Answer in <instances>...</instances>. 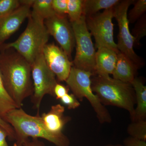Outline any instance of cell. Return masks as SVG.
<instances>
[{
	"label": "cell",
	"instance_id": "6da1fadb",
	"mask_svg": "<svg viewBox=\"0 0 146 146\" xmlns=\"http://www.w3.org/2000/svg\"><path fill=\"white\" fill-rule=\"evenodd\" d=\"M1 52L0 72L4 85L11 98L20 108L24 101L33 94L31 64L13 49Z\"/></svg>",
	"mask_w": 146,
	"mask_h": 146
},
{
	"label": "cell",
	"instance_id": "7a4b0ae2",
	"mask_svg": "<svg viewBox=\"0 0 146 146\" xmlns=\"http://www.w3.org/2000/svg\"><path fill=\"white\" fill-rule=\"evenodd\" d=\"M4 120L12 127L15 132L13 146H23L29 137L43 138L56 146L70 145V140L65 134L56 135L48 130L39 113L32 116L22 108H17L8 112Z\"/></svg>",
	"mask_w": 146,
	"mask_h": 146
},
{
	"label": "cell",
	"instance_id": "3957f363",
	"mask_svg": "<svg viewBox=\"0 0 146 146\" xmlns=\"http://www.w3.org/2000/svg\"><path fill=\"white\" fill-rule=\"evenodd\" d=\"M94 76L91 80V88L102 104L127 110L131 119L134 115L136 101L135 92L131 84L112 78L109 76Z\"/></svg>",
	"mask_w": 146,
	"mask_h": 146
},
{
	"label": "cell",
	"instance_id": "277c9868",
	"mask_svg": "<svg viewBox=\"0 0 146 146\" xmlns=\"http://www.w3.org/2000/svg\"><path fill=\"white\" fill-rule=\"evenodd\" d=\"M49 36L44 21L30 15L26 28L18 39L14 42L3 44L0 50L13 49L31 65L36 57L43 52Z\"/></svg>",
	"mask_w": 146,
	"mask_h": 146
},
{
	"label": "cell",
	"instance_id": "5b68a950",
	"mask_svg": "<svg viewBox=\"0 0 146 146\" xmlns=\"http://www.w3.org/2000/svg\"><path fill=\"white\" fill-rule=\"evenodd\" d=\"M93 76L90 72L72 67L65 82L76 98L80 101L84 98L88 100L100 123H110L112 119L109 112L93 93L91 79Z\"/></svg>",
	"mask_w": 146,
	"mask_h": 146
},
{
	"label": "cell",
	"instance_id": "8992f818",
	"mask_svg": "<svg viewBox=\"0 0 146 146\" xmlns=\"http://www.w3.org/2000/svg\"><path fill=\"white\" fill-rule=\"evenodd\" d=\"M76 43L74 67L90 72L95 76L96 52L87 29L85 16L82 15L79 21L71 23Z\"/></svg>",
	"mask_w": 146,
	"mask_h": 146
},
{
	"label": "cell",
	"instance_id": "52a82bcc",
	"mask_svg": "<svg viewBox=\"0 0 146 146\" xmlns=\"http://www.w3.org/2000/svg\"><path fill=\"white\" fill-rule=\"evenodd\" d=\"M31 75L33 86L32 102L39 113L45 95L54 97V89L57 83L55 75L47 65L43 52L36 57L31 64Z\"/></svg>",
	"mask_w": 146,
	"mask_h": 146
},
{
	"label": "cell",
	"instance_id": "ba28073f",
	"mask_svg": "<svg viewBox=\"0 0 146 146\" xmlns=\"http://www.w3.org/2000/svg\"><path fill=\"white\" fill-rule=\"evenodd\" d=\"M85 18L86 26L91 35L94 36L97 48L106 47L119 52L113 36V8Z\"/></svg>",
	"mask_w": 146,
	"mask_h": 146
},
{
	"label": "cell",
	"instance_id": "9c48e42d",
	"mask_svg": "<svg viewBox=\"0 0 146 146\" xmlns=\"http://www.w3.org/2000/svg\"><path fill=\"white\" fill-rule=\"evenodd\" d=\"M134 1L131 0L120 1L113 7V14L119 26L118 43L117 44L118 49L138 65L141 60L133 50L136 39L129 31L127 17L129 7Z\"/></svg>",
	"mask_w": 146,
	"mask_h": 146
},
{
	"label": "cell",
	"instance_id": "30bf717a",
	"mask_svg": "<svg viewBox=\"0 0 146 146\" xmlns=\"http://www.w3.org/2000/svg\"><path fill=\"white\" fill-rule=\"evenodd\" d=\"M44 23L49 35L54 37L69 58L71 57L75 40L72 25L67 15L55 13L45 20Z\"/></svg>",
	"mask_w": 146,
	"mask_h": 146
},
{
	"label": "cell",
	"instance_id": "8fae6325",
	"mask_svg": "<svg viewBox=\"0 0 146 146\" xmlns=\"http://www.w3.org/2000/svg\"><path fill=\"white\" fill-rule=\"evenodd\" d=\"M47 65L60 81H66L73 63L61 48L54 44H47L43 51Z\"/></svg>",
	"mask_w": 146,
	"mask_h": 146
},
{
	"label": "cell",
	"instance_id": "7c38bea8",
	"mask_svg": "<svg viewBox=\"0 0 146 146\" xmlns=\"http://www.w3.org/2000/svg\"><path fill=\"white\" fill-rule=\"evenodd\" d=\"M21 1V5L17 9L0 18V47L30 15L33 0Z\"/></svg>",
	"mask_w": 146,
	"mask_h": 146
},
{
	"label": "cell",
	"instance_id": "4fadbf2b",
	"mask_svg": "<svg viewBox=\"0 0 146 146\" xmlns=\"http://www.w3.org/2000/svg\"><path fill=\"white\" fill-rule=\"evenodd\" d=\"M65 107L60 104L52 106L47 113L41 116L48 130L56 135H63V127L70 120L69 117L64 115Z\"/></svg>",
	"mask_w": 146,
	"mask_h": 146
},
{
	"label": "cell",
	"instance_id": "5bb4252c",
	"mask_svg": "<svg viewBox=\"0 0 146 146\" xmlns=\"http://www.w3.org/2000/svg\"><path fill=\"white\" fill-rule=\"evenodd\" d=\"M95 57V76H109L113 72L119 52L106 47L98 48Z\"/></svg>",
	"mask_w": 146,
	"mask_h": 146
},
{
	"label": "cell",
	"instance_id": "9a60e30c",
	"mask_svg": "<svg viewBox=\"0 0 146 146\" xmlns=\"http://www.w3.org/2000/svg\"><path fill=\"white\" fill-rule=\"evenodd\" d=\"M138 66L126 55L119 52L116 66L112 74L113 78L131 84L135 78Z\"/></svg>",
	"mask_w": 146,
	"mask_h": 146
},
{
	"label": "cell",
	"instance_id": "2e32d148",
	"mask_svg": "<svg viewBox=\"0 0 146 146\" xmlns=\"http://www.w3.org/2000/svg\"><path fill=\"white\" fill-rule=\"evenodd\" d=\"M134 89L137 106L132 121L145 120L146 117V86L138 78L134 79L131 83Z\"/></svg>",
	"mask_w": 146,
	"mask_h": 146
},
{
	"label": "cell",
	"instance_id": "e0dca14e",
	"mask_svg": "<svg viewBox=\"0 0 146 146\" xmlns=\"http://www.w3.org/2000/svg\"><path fill=\"white\" fill-rule=\"evenodd\" d=\"M121 1L118 0H83L82 15L85 17L98 13L102 9L115 7Z\"/></svg>",
	"mask_w": 146,
	"mask_h": 146
},
{
	"label": "cell",
	"instance_id": "ac0fdd59",
	"mask_svg": "<svg viewBox=\"0 0 146 146\" xmlns=\"http://www.w3.org/2000/svg\"><path fill=\"white\" fill-rule=\"evenodd\" d=\"M30 15L44 21L55 14L52 6V0H33Z\"/></svg>",
	"mask_w": 146,
	"mask_h": 146
},
{
	"label": "cell",
	"instance_id": "d6986e66",
	"mask_svg": "<svg viewBox=\"0 0 146 146\" xmlns=\"http://www.w3.org/2000/svg\"><path fill=\"white\" fill-rule=\"evenodd\" d=\"M18 108L6 90L0 72V117L4 120L7 114Z\"/></svg>",
	"mask_w": 146,
	"mask_h": 146
},
{
	"label": "cell",
	"instance_id": "ffe728a7",
	"mask_svg": "<svg viewBox=\"0 0 146 146\" xmlns=\"http://www.w3.org/2000/svg\"><path fill=\"white\" fill-rule=\"evenodd\" d=\"M127 132L132 138L146 141V120L132 121L128 127Z\"/></svg>",
	"mask_w": 146,
	"mask_h": 146
},
{
	"label": "cell",
	"instance_id": "44dd1931",
	"mask_svg": "<svg viewBox=\"0 0 146 146\" xmlns=\"http://www.w3.org/2000/svg\"><path fill=\"white\" fill-rule=\"evenodd\" d=\"M82 0H68V17L71 23L79 21L82 16Z\"/></svg>",
	"mask_w": 146,
	"mask_h": 146
},
{
	"label": "cell",
	"instance_id": "7402d4cb",
	"mask_svg": "<svg viewBox=\"0 0 146 146\" xmlns=\"http://www.w3.org/2000/svg\"><path fill=\"white\" fill-rule=\"evenodd\" d=\"M146 10V0H138L127 14L129 22L134 23L145 12Z\"/></svg>",
	"mask_w": 146,
	"mask_h": 146
},
{
	"label": "cell",
	"instance_id": "603a6c76",
	"mask_svg": "<svg viewBox=\"0 0 146 146\" xmlns=\"http://www.w3.org/2000/svg\"><path fill=\"white\" fill-rule=\"evenodd\" d=\"M21 4V1L18 0H0V18L13 12Z\"/></svg>",
	"mask_w": 146,
	"mask_h": 146
},
{
	"label": "cell",
	"instance_id": "cb8c5ba5",
	"mask_svg": "<svg viewBox=\"0 0 146 146\" xmlns=\"http://www.w3.org/2000/svg\"><path fill=\"white\" fill-rule=\"evenodd\" d=\"M52 6L55 13L60 15H67L68 0H52Z\"/></svg>",
	"mask_w": 146,
	"mask_h": 146
},
{
	"label": "cell",
	"instance_id": "d4e9b609",
	"mask_svg": "<svg viewBox=\"0 0 146 146\" xmlns=\"http://www.w3.org/2000/svg\"><path fill=\"white\" fill-rule=\"evenodd\" d=\"M63 104L67 106L69 109H75L80 106V103L74 94H67L60 99Z\"/></svg>",
	"mask_w": 146,
	"mask_h": 146
},
{
	"label": "cell",
	"instance_id": "484cf974",
	"mask_svg": "<svg viewBox=\"0 0 146 146\" xmlns=\"http://www.w3.org/2000/svg\"><path fill=\"white\" fill-rule=\"evenodd\" d=\"M134 28L133 36L135 37V42L138 43L140 39L146 35V24L145 19L139 21Z\"/></svg>",
	"mask_w": 146,
	"mask_h": 146
},
{
	"label": "cell",
	"instance_id": "4316f807",
	"mask_svg": "<svg viewBox=\"0 0 146 146\" xmlns=\"http://www.w3.org/2000/svg\"><path fill=\"white\" fill-rule=\"evenodd\" d=\"M69 88L60 84L57 83L54 89V97L56 99L60 100L62 97L68 94Z\"/></svg>",
	"mask_w": 146,
	"mask_h": 146
},
{
	"label": "cell",
	"instance_id": "83f0119b",
	"mask_svg": "<svg viewBox=\"0 0 146 146\" xmlns=\"http://www.w3.org/2000/svg\"><path fill=\"white\" fill-rule=\"evenodd\" d=\"M0 126L3 128L7 131L8 137L11 140L14 141L15 138V132L13 128L8 123L0 117Z\"/></svg>",
	"mask_w": 146,
	"mask_h": 146
},
{
	"label": "cell",
	"instance_id": "f1b7e54d",
	"mask_svg": "<svg viewBox=\"0 0 146 146\" xmlns=\"http://www.w3.org/2000/svg\"><path fill=\"white\" fill-rule=\"evenodd\" d=\"M124 144L125 146H146L145 141H141L131 137L125 139Z\"/></svg>",
	"mask_w": 146,
	"mask_h": 146
},
{
	"label": "cell",
	"instance_id": "f546056e",
	"mask_svg": "<svg viewBox=\"0 0 146 146\" xmlns=\"http://www.w3.org/2000/svg\"><path fill=\"white\" fill-rule=\"evenodd\" d=\"M8 134L5 129L0 126V146H9L6 141Z\"/></svg>",
	"mask_w": 146,
	"mask_h": 146
},
{
	"label": "cell",
	"instance_id": "4dcf8cb0",
	"mask_svg": "<svg viewBox=\"0 0 146 146\" xmlns=\"http://www.w3.org/2000/svg\"><path fill=\"white\" fill-rule=\"evenodd\" d=\"M23 146H45L44 143L39 141L37 138H33L32 141L29 140L26 141Z\"/></svg>",
	"mask_w": 146,
	"mask_h": 146
},
{
	"label": "cell",
	"instance_id": "1f68e13d",
	"mask_svg": "<svg viewBox=\"0 0 146 146\" xmlns=\"http://www.w3.org/2000/svg\"><path fill=\"white\" fill-rule=\"evenodd\" d=\"M104 146H125L121 145H108Z\"/></svg>",
	"mask_w": 146,
	"mask_h": 146
}]
</instances>
